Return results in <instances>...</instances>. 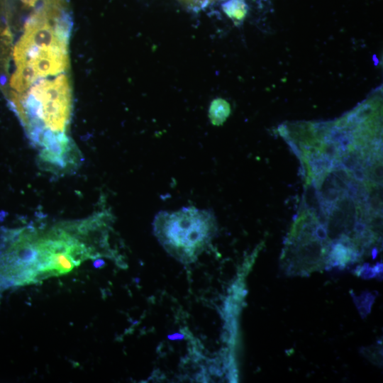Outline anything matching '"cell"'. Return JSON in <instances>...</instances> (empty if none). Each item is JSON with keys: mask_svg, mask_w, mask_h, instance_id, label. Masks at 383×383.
Masks as SVG:
<instances>
[{"mask_svg": "<svg viewBox=\"0 0 383 383\" xmlns=\"http://www.w3.org/2000/svg\"><path fill=\"white\" fill-rule=\"evenodd\" d=\"M27 93L11 91V104L31 141L38 145L45 132L65 133L71 113L69 78L61 73L53 79H39Z\"/></svg>", "mask_w": 383, "mask_h": 383, "instance_id": "6da1fadb", "label": "cell"}, {"mask_svg": "<svg viewBox=\"0 0 383 383\" xmlns=\"http://www.w3.org/2000/svg\"><path fill=\"white\" fill-rule=\"evenodd\" d=\"M153 234L164 250L183 264L195 262L218 232L212 210L184 206L160 211L152 221Z\"/></svg>", "mask_w": 383, "mask_h": 383, "instance_id": "7a4b0ae2", "label": "cell"}, {"mask_svg": "<svg viewBox=\"0 0 383 383\" xmlns=\"http://www.w3.org/2000/svg\"><path fill=\"white\" fill-rule=\"evenodd\" d=\"M320 223L311 213L298 215L281 256L282 267L287 274L306 276L326 267L330 243L320 237Z\"/></svg>", "mask_w": 383, "mask_h": 383, "instance_id": "3957f363", "label": "cell"}, {"mask_svg": "<svg viewBox=\"0 0 383 383\" xmlns=\"http://www.w3.org/2000/svg\"><path fill=\"white\" fill-rule=\"evenodd\" d=\"M25 62L38 78L57 75L69 67L67 47H45L27 50L16 65Z\"/></svg>", "mask_w": 383, "mask_h": 383, "instance_id": "277c9868", "label": "cell"}, {"mask_svg": "<svg viewBox=\"0 0 383 383\" xmlns=\"http://www.w3.org/2000/svg\"><path fill=\"white\" fill-rule=\"evenodd\" d=\"M231 112L230 104L225 99H213L209 106V118L211 123L216 126L223 124Z\"/></svg>", "mask_w": 383, "mask_h": 383, "instance_id": "5b68a950", "label": "cell"}, {"mask_svg": "<svg viewBox=\"0 0 383 383\" xmlns=\"http://www.w3.org/2000/svg\"><path fill=\"white\" fill-rule=\"evenodd\" d=\"M225 13L235 22L242 21L248 12L245 0H228L222 4Z\"/></svg>", "mask_w": 383, "mask_h": 383, "instance_id": "8992f818", "label": "cell"}, {"mask_svg": "<svg viewBox=\"0 0 383 383\" xmlns=\"http://www.w3.org/2000/svg\"><path fill=\"white\" fill-rule=\"evenodd\" d=\"M52 267L60 274L71 271L75 267L70 255L67 253L52 254L51 257Z\"/></svg>", "mask_w": 383, "mask_h": 383, "instance_id": "52a82bcc", "label": "cell"}, {"mask_svg": "<svg viewBox=\"0 0 383 383\" xmlns=\"http://www.w3.org/2000/svg\"><path fill=\"white\" fill-rule=\"evenodd\" d=\"M374 296L370 293L364 294L361 296L354 297V301L362 317H365L370 311V307Z\"/></svg>", "mask_w": 383, "mask_h": 383, "instance_id": "ba28073f", "label": "cell"}, {"mask_svg": "<svg viewBox=\"0 0 383 383\" xmlns=\"http://www.w3.org/2000/svg\"><path fill=\"white\" fill-rule=\"evenodd\" d=\"M380 265H381L378 263L374 268H371L368 264H365L362 267L359 269L358 275L361 276L363 278L372 277L375 276L376 273H379L380 269L382 268V266L380 267Z\"/></svg>", "mask_w": 383, "mask_h": 383, "instance_id": "9c48e42d", "label": "cell"}, {"mask_svg": "<svg viewBox=\"0 0 383 383\" xmlns=\"http://www.w3.org/2000/svg\"><path fill=\"white\" fill-rule=\"evenodd\" d=\"M364 355L368 357H370V360L372 361L373 359V362L374 363H379L380 362V348L379 347H374V348H364Z\"/></svg>", "mask_w": 383, "mask_h": 383, "instance_id": "30bf717a", "label": "cell"}, {"mask_svg": "<svg viewBox=\"0 0 383 383\" xmlns=\"http://www.w3.org/2000/svg\"><path fill=\"white\" fill-rule=\"evenodd\" d=\"M21 3L28 7H33L39 0H20Z\"/></svg>", "mask_w": 383, "mask_h": 383, "instance_id": "8fae6325", "label": "cell"}, {"mask_svg": "<svg viewBox=\"0 0 383 383\" xmlns=\"http://www.w3.org/2000/svg\"><path fill=\"white\" fill-rule=\"evenodd\" d=\"M105 262L102 259H96L94 262L93 265L95 268H101L104 265Z\"/></svg>", "mask_w": 383, "mask_h": 383, "instance_id": "7c38bea8", "label": "cell"}, {"mask_svg": "<svg viewBox=\"0 0 383 383\" xmlns=\"http://www.w3.org/2000/svg\"><path fill=\"white\" fill-rule=\"evenodd\" d=\"M188 4H190L193 8H198V0H182Z\"/></svg>", "mask_w": 383, "mask_h": 383, "instance_id": "4fadbf2b", "label": "cell"}, {"mask_svg": "<svg viewBox=\"0 0 383 383\" xmlns=\"http://www.w3.org/2000/svg\"><path fill=\"white\" fill-rule=\"evenodd\" d=\"M211 0H198V8L206 6Z\"/></svg>", "mask_w": 383, "mask_h": 383, "instance_id": "5bb4252c", "label": "cell"}]
</instances>
